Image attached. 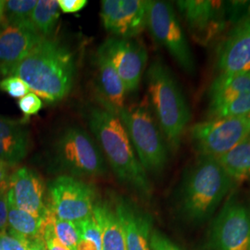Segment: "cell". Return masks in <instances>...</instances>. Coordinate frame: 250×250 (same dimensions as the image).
Wrapping results in <instances>:
<instances>
[{
	"mask_svg": "<svg viewBox=\"0 0 250 250\" xmlns=\"http://www.w3.org/2000/svg\"><path fill=\"white\" fill-rule=\"evenodd\" d=\"M246 117H247V120H248V123H249V127H250V136L249 137L250 138V113Z\"/></svg>",
	"mask_w": 250,
	"mask_h": 250,
	"instance_id": "8d00e7d4",
	"label": "cell"
},
{
	"mask_svg": "<svg viewBox=\"0 0 250 250\" xmlns=\"http://www.w3.org/2000/svg\"><path fill=\"white\" fill-rule=\"evenodd\" d=\"M51 216H52V209L48 205V208L45 211V229L43 233V238H44L46 249L47 250H70L65 246H63L62 244L56 237L54 232L53 225L51 222Z\"/></svg>",
	"mask_w": 250,
	"mask_h": 250,
	"instance_id": "f1b7e54d",
	"label": "cell"
},
{
	"mask_svg": "<svg viewBox=\"0 0 250 250\" xmlns=\"http://www.w3.org/2000/svg\"><path fill=\"white\" fill-rule=\"evenodd\" d=\"M49 207L62 220L80 223L93 215L95 192L87 184L63 175L49 185Z\"/></svg>",
	"mask_w": 250,
	"mask_h": 250,
	"instance_id": "7c38bea8",
	"label": "cell"
},
{
	"mask_svg": "<svg viewBox=\"0 0 250 250\" xmlns=\"http://www.w3.org/2000/svg\"><path fill=\"white\" fill-rule=\"evenodd\" d=\"M151 36L179 67L189 75L196 73V62L173 6L165 1H147V23Z\"/></svg>",
	"mask_w": 250,
	"mask_h": 250,
	"instance_id": "8992f818",
	"label": "cell"
},
{
	"mask_svg": "<svg viewBox=\"0 0 250 250\" xmlns=\"http://www.w3.org/2000/svg\"><path fill=\"white\" fill-rule=\"evenodd\" d=\"M146 84L161 133L168 147L176 152L192 117L188 100L173 72L160 59L148 67Z\"/></svg>",
	"mask_w": 250,
	"mask_h": 250,
	"instance_id": "277c9868",
	"label": "cell"
},
{
	"mask_svg": "<svg viewBox=\"0 0 250 250\" xmlns=\"http://www.w3.org/2000/svg\"><path fill=\"white\" fill-rule=\"evenodd\" d=\"M60 7L55 0H39L32 14V23L43 37H50L60 18Z\"/></svg>",
	"mask_w": 250,
	"mask_h": 250,
	"instance_id": "cb8c5ba5",
	"label": "cell"
},
{
	"mask_svg": "<svg viewBox=\"0 0 250 250\" xmlns=\"http://www.w3.org/2000/svg\"><path fill=\"white\" fill-rule=\"evenodd\" d=\"M0 89L14 99H21L31 92L26 83L15 76H9L0 81Z\"/></svg>",
	"mask_w": 250,
	"mask_h": 250,
	"instance_id": "4316f807",
	"label": "cell"
},
{
	"mask_svg": "<svg viewBox=\"0 0 250 250\" xmlns=\"http://www.w3.org/2000/svg\"><path fill=\"white\" fill-rule=\"evenodd\" d=\"M232 182H250V138L216 159Z\"/></svg>",
	"mask_w": 250,
	"mask_h": 250,
	"instance_id": "7402d4cb",
	"label": "cell"
},
{
	"mask_svg": "<svg viewBox=\"0 0 250 250\" xmlns=\"http://www.w3.org/2000/svg\"><path fill=\"white\" fill-rule=\"evenodd\" d=\"M7 196L9 202L33 214L42 216L48 208L45 203L43 180L26 167L10 174Z\"/></svg>",
	"mask_w": 250,
	"mask_h": 250,
	"instance_id": "2e32d148",
	"label": "cell"
},
{
	"mask_svg": "<svg viewBox=\"0 0 250 250\" xmlns=\"http://www.w3.org/2000/svg\"><path fill=\"white\" fill-rule=\"evenodd\" d=\"M51 222L58 240L70 250H77L80 239V231L77 223L62 220L52 211Z\"/></svg>",
	"mask_w": 250,
	"mask_h": 250,
	"instance_id": "484cf974",
	"label": "cell"
},
{
	"mask_svg": "<svg viewBox=\"0 0 250 250\" xmlns=\"http://www.w3.org/2000/svg\"><path fill=\"white\" fill-rule=\"evenodd\" d=\"M56 160L72 173L90 177L100 176L105 170L101 149L87 132L80 127L65 129L54 144Z\"/></svg>",
	"mask_w": 250,
	"mask_h": 250,
	"instance_id": "52a82bcc",
	"label": "cell"
},
{
	"mask_svg": "<svg viewBox=\"0 0 250 250\" xmlns=\"http://www.w3.org/2000/svg\"><path fill=\"white\" fill-rule=\"evenodd\" d=\"M212 250H250V208L235 198L227 200L209 233Z\"/></svg>",
	"mask_w": 250,
	"mask_h": 250,
	"instance_id": "8fae6325",
	"label": "cell"
},
{
	"mask_svg": "<svg viewBox=\"0 0 250 250\" xmlns=\"http://www.w3.org/2000/svg\"><path fill=\"white\" fill-rule=\"evenodd\" d=\"M44 37L32 25L7 24L0 29V72L9 71L22 61Z\"/></svg>",
	"mask_w": 250,
	"mask_h": 250,
	"instance_id": "e0dca14e",
	"label": "cell"
},
{
	"mask_svg": "<svg viewBox=\"0 0 250 250\" xmlns=\"http://www.w3.org/2000/svg\"><path fill=\"white\" fill-rule=\"evenodd\" d=\"M36 0H9L5 4L6 24L33 25L32 14Z\"/></svg>",
	"mask_w": 250,
	"mask_h": 250,
	"instance_id": "d4e9b609",
	"label": "cell"
},
{
	"mask_svg": "<svg viewBox=\"0 0 250 250\" xmlns=\"http://www.w3.org/2000/svg\"><path fill=\"white\" fill-rule=\"evenodd\" d=\"M9 228V203L7 191L0 192V234L5 233Z\"/></svg>",
	"mask_w": 250,
	"mask_h": 250,
	"instance_id": "1f68e13d",
	"label": "cell"
},
{
	"mask_svg": "<svg viewBox=\"0 0 250 250\" xmlns=\"http://www.w3.org/2000/svg\"><path fill=\"white\" fill-rule=\"evenodd\" d=\"M93 214L101 230L102 250H127L124 227L114 206L108 202H98Z\"/></svg>",
	"mask_w": 250,
	"mask_h": 250,
	"instance_id": "44dd1931",
	"label": "cell"
},
{
	"mask_svg": "<svg viewBox=\"0 0 250 250\" xmlns=\"http://www.w3.org/2000/svg\"><path fill=\"white\" fill-rule=\"evenodd\" d=\"M75 74V58L62 41L44 37L9 72L23 81L30 91L48 103L65 99L71 92Z\"/></svg>",
	"mask_w": 250,
	"mask_h": 250,
	"instance_id": "6da1fadb",
	"label": "cell"
},
{
	"mask_svg": "<svg viewBox=\"0 0 250 250\" xmlns=\"http://www.w3.org/2000/svg\"><path fill=\"white\" fill-rule=\"evenodd\" d=\"M29 250H47L43 237H38L29 243Z\"/></svg>",
	"mask_w": 250,
	"mask_h": 250,
	"instance_id": "e575fe53",
	"label": "cell"
},
{
	"mask_svg": "<svg viewBox=\"0 0 250 250\" xmlns=\"http://www.w3.org/2000/svg\"><path fill=\"white\" fill-rule=\"evenodd\" d=\"M9 203V228L31 241L38 237H43L45 224V212L42 216L33 214L18 208ZM46 211V210H45Z\"/></svg>",
	"mask_w": 250,
	"mask_h": 250,
	"instance_id": "603a6c76",
	"label": "cell"
},
{
	"mask_svg": "<svg viewBox=\"0 0 250 250\" xmlns=\"http://www.w3.org/2000/svg\"><path fill=\"white\" fill-rule=\"evenodd\" d=\"M113 206L124 227L127 250H152L148 217L123 197H117Z\"/></svg>",
	"mask_w": 250,
	"mask_h": 250,
	"instance_id": "ac0fdd59",
	"label": "cell"
},
{
	"mask_svg": "<svg viewBox=\"0 0 250 250\" xmlns=\"http://www.w3.org/2000/svg\"><path fill=\"white\" fill-rule=\"evenodd\" d=\"M19 107L25 116H33L37 114L43 107V101L33 92L19 100Z\"/></svg>",
	"mask_w": 250,
	"mask_h": 250,
	"instance_id": "f546056e",
	"label": "cell"
},
{
	"mask_svg": "<svg viewBox=\"0 0 250 250\" xmlns=\"http://www.w3.org/2000/svg\"><path fill=\"white\" fill-rule=\"evenodd\" d=\"M250 136L247 117L208 119L190 128V139L198 156L217 159Z\"/></svg>",
	"mask_w": 250,
	"mask_h": 250,
	"instance_id": "ba28073f",
	"label": "cell"
},
{
	"mask_svg": "<svg viewBox=\"0 0 250 250\" xmlns=\"http://www.w3.org/2000/svg\"><path fill=\"white\" fill-rule=\"evenodd\" d=\"M115 68L127 94L136 91L147 62V50L138 40L110 37L99 48Z\"/></svg>",
	"mask_w": 250,
	"mask_h": 250,
	"instance_id": "4fadbf2b",
	"label": "cell"
},
{
	"mask_svg": "<svg viewBox=\"0 0 250 250\" xmlns=\"http://www.w3.org/2000/svg\"><path fill=\"white\" fill-rule=\"evenodd\" d=\"M9 164L0 161V192L2 191H8L9 187Z\"/></svg>",
	"mask_w": 250,
	"mask_h": 250,
	"instance_id": "836d02e7",
	"label": "cell"
},
{
	"mask_svg": "<svg viewBox=\"0 0 250 250\" xmlns=\"http://www.w3.org/2000/svg\"><path fill=\"white\" fill-rule=\"evenodd\" d=\"M208 118L247 116L250 113V72L219 73L208 93Z\"/></svg>",
	"mask_w": 250,
	"mask_h": 250,
	"instance_id": "30bf717a",
	"label": "cell"
},
{
	"mask_svg": "<svg viewBox=\"0 0 250 250\" xmlns=\"http://www.w3.org/2000/svg\"><path fill=\"white\" fill-rule=\"evenodd\" d=\"M176 7L195 42L202 46L213 44L228 26L227 2L212 0H182Z\"/></svg>",
	"mask_w": 250,
	"mask_h": 250,
	"instance_id": "9c48e42d",
	"label": "cell"
},
{
	"mask_svg": "<svg viewBox=\"0 0 250 250\" xmlns=\"http://www.w3.org/2000/svg\"><path fill=\"white\" fill-rule=\"evenodd\" d=\"M150 247L152 250H183L158 231H151Z\"/></svg>",
	"mask_w": 250,
	"mask_h": 250,
	"instance_id": "4dcf8cb0",
	"label": "cell"
},
{
	"mask_svg": "<svg viewBox=\"0 0 250 250\" xmlns=\"http://www.w3.org/2000/svg\"><path fill=\"white\" fill-rule=\"evenodd\" d=\"M115 115L125 126L144 170L161 173L168 163L169 147L148 106L146 103L125 106Z\"/></svg>",
	"mask_w": 250,
	"mask_h": 250,
	"instance_id": "5b68a950",
	"label": "cell"
},
{
	"mask_svg": "<svg viewBox=\"0 0 250 250\" xmlns=\"http://www.w3.org/2000/svg\"><path fill=\"white\" fill-rule=\"evenodd\" d=\"M86 0H59L58 4L63 13H76L87 5Z\"/></svg>",
	"mask_w": 250,
	"mask_h": 250,
	"instance_id": "d6a6232c",
	"label": "cell"
},
{
	"mask_svg": "<svg viewBox=\"0 0 250 250\" xmlns=\"http://www.w3.org/2000/svg\"><path fill=\"white\" fill-rule=\"evenodd\" d=\"M29 243L23 236L9 230L0 234V245L3 250H29Z\"/></svg>",
	"mask_w": 250,
	"mask_h": 250,
	"instance_id": "83f0119b",
	"label": "cell"
},
{
	"mask_svg": "<svg viewBox=\"0 0 250 250\" xmlns=\"http://www.w3.org/2000/svg\"><path fill=\"white\" fill-rule=\"evenodd\" d=\"M5 4H6V1L0 0V29L7 25L6 19H5Z\"/></svg>",
	"mask_w": 250,
	"mask_h": 250,
	"instance_id": "d590c367",
	"label": "cell"
},
{
	"mask_svg": "<svg viewBox=\"0 0 250 250\" xmlns=\"http://www.w3.org/2000/svg\"><path fill=\"white\" fill-rule=\"evenodd\" d=\"M96 81L102 106L117 114L125 106V83L107 57L98 50L96 55Z\"/></svg>",
	"mask_w": 250,
	"mask_h": 250,
	"instance_id": "d6986e66",
	"label": "cell"
},
{
	"mask_svg": "<svg viewBox=\"0 0 250 250\" xmlns=\"http://www.w3.org/2000/svg\"><path fill=\"white\" fill-rule=\"evenodd\" d=\"M88 125L101 151L118 179L144 199L152 197V186L138 160L125 126L115 114L104 107H93Z\"/></svg>",
	"mask_w": 250,
	"mask_h": 250,
	"instance_id": "7a4b0ae2",
	"label": "cell"
},
{
	"mask_svg": "<svg viewBox=\"0 0 250 250\" xmlns=\"http://www.w3.org/2000/svg\"><path fill=\"white\" fill-rule=\"evenodd\" d=\"M216 65L220 73L250 72V5L220 41Z\"/></svg>",
	"mask_w": 250,
	"mask_h": 250,
	"instance_id": "5bb4252c",
	"label": "cell"
},
{
	"mask_svg": "<svg viewBox=\"0 0 250 250\" xmlns=\"http://www.w3.org/2000/svg\"><path fill=\"white\" fill-rule=\"evenodd\" d=\"M0 250H2V248H1V245H0Z\"/></svg>",
	"mask_w": 250,
	"mask_h": 250,
	"instance_id": "74e56055",
	"label": "cell"
},
{
	"mask_svg": "<svg viewBox=\"0 0 250 250\" xmlns=\"http://www.w3.org/2000/svg\"><path fill=\"white\" fill-rule=\"evenodd\" d=\"M232 183L216 159L198 156L180 188L181 212L194 224L208 221L227 196Z\"/></svg>",
	"mask_w": 250,
	"mask_h": 250,
	"instance_id": "3957f363",
	"label": "cell"
},
{
	"mask_svg": "<svg viewBox=\"0 0 250 250\" xmlns=\"http://www.w3.org/2000/svg\"><path fill=\"white\" fill-rule=\"evenodd\" d=\"M30 133L23 123L0 116V161L16 165L30 148Z\"/></svg>",
	"mask_w": 250,
	"mask_h": 250,
	"instance_id": "ffe728a7",
	"label": "cell"
},
{
	"mask_svg": "<svg viewBox=\"0 0 250 250\" xmlns=\"http://www.w3.org/2000/svg\"><path fill=\"white\" fill-rule=\"evenodd\" d=\"M100 17L104 28L111 35L132 39L146 28L147 1L103 0Z\"/></svg>",
	"mask_w": 250,
	"mask_h": 250,
	"instance_id": "9a60e30c",
	"label": "cell"
}]
</instances>
